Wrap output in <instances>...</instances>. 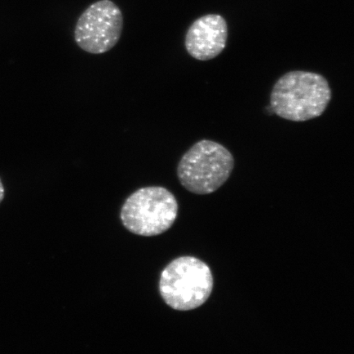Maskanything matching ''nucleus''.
<instances>
[{
  "instance_id": "nucleus-1",
  "label": "nucleus",
  "mask_w": 354,
  "mask_h": 354,
  "mask_svg": "<svg viewBox=\"0 0 354 354\" xmlns=\"http://www.w3.org/2000/svg\"><path fill=\"white\" fill-rule=\"evenodd\" d=\"M331 96L329 82L322 75L294 71L285 74L274 85L270 107L286 120L306 122L322 116Z\"/></svg>"
},
{
  "instance_id": "nucleus-4",
  "label": "nucleus",
  "mask_w": 354,
  "mask_h": 354,
  "mask_svg": "<svg viewBox=\"0 0 354 354\" xmlns=\"http://www.w3.org/2000/svg\"><path fill=\"white\" fill-rule=\"evenodd\" d=\"M178 214L174 194L162 187L140 188L123 203L120 218L128 231L142 236H154L171 227Z\"/></svg>"
},
{
  "instance_id": "nucleus-6",
  "label": "nucleus",
  "mask_w": 354,
  "mask_h": 354,
  "mask_svg": "<svg viewBox=\"0 0 354 354\" xmlns=\"http://www.w3.org/2000/svg\"><path fill=\"white\" fill-rule=\"evenodd\" d=\"M227 21L218 15L199 17L189 26L185 35V46L188 54L199 61L214 59L227 44Z\"/></svg>"
},
{
  "instance_id": "nucleus-2",
  "label": "nucleus",
  "mask_w": 354,
  "mask_h": 354,
  "mask_svg": "<svg viewBox=\"0 0 354 354\" xmlns=\"http://www.w3.org/2000/svg\"><path fill=\"white\" fill-rule=\"evenodd\" d=\"M234 167L233 155L223 145L209 140L194 144L177 166L180 183L190 193L205 196L227 183Z\"/></svg>"
},
{
  "instance_id": "nucleus-7",
  "label": "nucleus",
  "mask_w": 354,
  "mask_h": 354,
  "mask_svg": "<svg viewBox=\"0 0 354 354\" xmlns=\"http://www.w3.org/2000/svg\"><path fill=\"white\" fill-rule=\"evenodd\" d=\"M4 196H6V189H4L2 180L0 179V203L3 201Z\"/></svg>"
},
{
  "instance_id": "nucleus-3",
  "label": "nucleus",
  "mask_w": 354,
  "mask_h": 354,
  "mask_svg": "<svg viewBox=\"0 0 354 354\" xmlns=\"http://www.w3.org/2000/svg\"><path fill=\"white\" fill-rule=\"evenodd\" d=\"M214 278L206 263L194 257L176 259L163 270L159 291L168 306L178 311L201 307L212 293Z\"/></svg>"
},
{
  "instance_id": "nucleus-5",
  "label": "nucleus",
  "mask_w": 354,
  "mask_h": 354,
  "mask_svg": "<svg viewBox=\"0 0 354 354\" xmlns=\"http://www.w3.org/2000/svg\"><path fill=\"white\" fill-rule=\"evenodd\" d=\"M123 26L120 8L112 0H99L79 17L74 30L75 41L88 54H104L116 46Z\"/></svg>"
}]
</instances>
